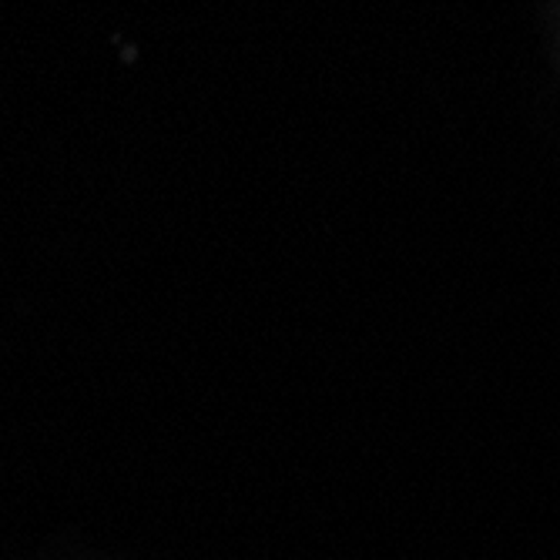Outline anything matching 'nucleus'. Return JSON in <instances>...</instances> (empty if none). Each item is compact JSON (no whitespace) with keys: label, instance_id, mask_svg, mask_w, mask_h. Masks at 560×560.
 I'll return each instance as SVG.
<instances>
[]
</instances>
